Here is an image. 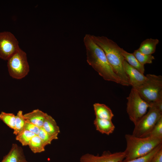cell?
<instances>
[{"instance_id":"cell-22","label":"cell","mask_w":162,"mask_h":162,"mask_svg":"<svg viewBox=\"0 0 162 162\" xmlns=\"http://www.w3.org/2000/svg\"><path fill=\"white\" fill-rule=\"evenodd\" d=\"M139 62L144 65L147 64H151L154 59V57L152 55L144 54L140 52L137 49L134 51L133 53Z\"/></svg>"},{"instance_id":"cell-6","label":"cell","mask_w":162,"mask_h":162,"mask_svg":"<svg viewBox=\"0 0 162 162\" xmlns=\"http://www.w3.org/2000/svg\"><path fill=\"white\" fill-rule=\"evenodd\" d=\"M127 99V112L129 119L135 125L146 113L151 105L142 99L137 91L132 88Z\"/></svg>"},{"instance_id":"cell-25","label":"cell","mask_w":162,"mask_h":162,"mask_svg":"<svg viewBox=\"0 0 162 162\" xmlns=\"http://www.w3.org/2000/svg\"><path fill=\"white\" fill-rule=\"evenodd\" d=\"M162 138V117L157 122L149 134L146 136Z\"/></svg>"},{"instance_id":"cell-17","label":"cell","mask_w":162,"mask_h":162,"mask_svg":"<svg viewBox=\"0 0 162 162\" xmlns=\"http://www.w3.org/2000/svg\"><path fill=\"white\" fill-rule=\"evenodd\" d=\"M42 128L46 132L52 135H58L60 128L55 120L47 114Z\"/></svg>"},{"instance_id":"cell-8","label":"cell","mask_w":162,"mask_h":162,"mask_svg":"<svg viewBox=\"0 0 162 162\" xmlns=\"http://www.w3.org/2000/svg\"><path fill=\"white\" fill-rule=\"evenodd\" d=\"M19 42L11 32H0V58L8 59L19 49Z\"/></svg>"},{"instance_id":"cell-3","label":"cell","mask_w":162,"mask_h":162,"mask_svg":"<svg viewBox=\"0 0 162 162\" xmlns=\"http://www.w3.org/2000/svg\"><path fill=\"white\" fill-rule=\"evenodd\" d=\"M126 147L124 151L125 157L123 161H129L145 156L162 143V138L149 136L144 137L126 134Z\"/></svg>"},{"instance_id":"cell-5","label":"cell","mask_w":162,"mask_h":162,"mask_svg":"<svg viewBox=\"0 0 162 162\" xmlns=\"http://www.w3.org/2000/svg\"><path fill=\"white\" fill-rule=\"evenodd\" d=\"M150 104L148 112L134 125L133 135L139 137H146L162 117V111L154 104Z\"/></svg>"},{"instance_id":"cell-1","label":"cell","mask_w":162,"mask_h":162,"mask_svg":"<svg viewBox=\"0 0 162 162\" xmlns=\"http://www.w3.org/2000/svg\"><path fill=\"white\" fill-rule=\"evenodd\" d=\"M83 42L88 63L105 80L121 85V80L112 69L104 52L95 43L91 35L86 34Z\"/></svg>"},{"instance_id":"cell-2","label":"cell","mask_w":162,"mask_h":162,"mask_svg":"<svg viewBox=\"0 0 162 162\" xmlns=\"http://www.w3.org/2000/svg\"><path fill=\"white\" fill-rule=\"evenodd\" d=\"M92 39L104 52L107 60L115 73L121 81V85L130 86L129 80L123 68L125 60L121 48L113 41L104 36L91 35Z\"/></svg>"},{"instance_id":"cell-10","label":"cell","mask_w":162,"mask_h":162,"mask_svg":"<svg viewBox=\"0 0 162 162\" xmlns=\"http://www.w3.org/2000/svg\"><path fill=\"white\" fill-rule=\"evenodd\" d=\"M124 70L128 80L130 86L136 88L144 83L147 78L146 76L130 66L125 60L123 64Z\"/></svg>"},{"instance_id":"cell-24","label":"cell","mask_w":162,"mask_h":162,"mask_svg":"<svg viewBox=\"0 0 162 162\" xmlns=\"http://www.w3.org/2000/svg\"><path fill=\"white\" fill-rule=\"evenodd\" d=\"M162 148V143L160 144L147 154L139 158L127 161L119 162H150L154 155Z\"/></svg>"},{"instance_id":"cell-9","label":"cell","mask_w":162,"mask_h":162,"mask_svg":"<svg viewBox=\"0 0 162 162\" xmlns=\"http://www.w3.org/2000/svg\"><path fill=\"white\" fill-rule=\"evenodd\" d=\"M124 152L112 153L109 151H104L101 155H94L88 153L82 156L80 162H119L124 159Z\"/></svg>"},{"instance_id":"cell-14","label":"cell","mask_w":162,"mask_h":162,"mask_svg":"<svg viewBox=\"0 0 162 162\" xmlns=\"http://www.w3.org/2000/svg\"><path fill=\"white\" fill-rule=\"evenodd\" d=\"M96 118L112 120L114 115L111 109L106 105L99 103L93 104Z\"/></svg>"},{"instance_id":"cell-19","label":"cell","mask_w":162,"mask_h":162,"mask_svg":"<svg viewBox=\"0 0 162 162\" xmlns=\"http://www.w3.org/2000/svg\"><path fill=\"white\" fill-rule=\"evenodd\" d=\"M35 135L33 133L24 129L16 135V139L22 146H26L28 145L32 139Z\"/></svg>"},{"instance_id":"cell-27","label":"cell","mask_w":162,"mask_h":162,"mask_svg":"<svg viewBox=\"0 0 162 162\" xmlns=\"http://www.w3.org/2000/svg\"><path fill=\"white\" fill-rule=\"evenodd\" d=\"M150 162H162V148L154 155Z\"/></svg>"},{"instance_id":"cell-7","label":"cell","mask_w":162,"mask_h":162,"mask_svg":"<svg viewBox=\"0 0 162 162\" xmlns=\"http://www.w3.org/2000/svg\"><path fill=\"white\" fill-rule=\"evenodd\" d=\"M8 72L14 79L20 80L28 75L29 66L26 52L19 49L7 60Z\"/></svg>"},{"instance_id":"cell-13","label":"cell","mask_w":162,"mask_h":162,"mask_svg":"<svg viewBox=\"0 0 162 162\" xmlns=\"http://www.w3.org/2000/svg\"><path fill=\"white\" fill-rule=\"evenodd\" d=\"M94 124L96 130L102 134L109 135L114 131L115 127L112 120L95 118Z\"/></svg>"},{"instance_id":"cell-15","label":"cell","mask_w":162,"mask_h":162,"mask_svg":"<svg viewBox=\"0 0 162 162\" xmlns=\"http://www.w3.org/2000/svg\"><path fill=\"white\" fill-rule=\"evenodd\" d=\"M157 39L148 38L141 42L137 49L142 53L147 55H152L156 50L157 45L159 43Z\"/></svg>"},{"instance_id":"cell-21","label":"cell","mask_w":162,"mask_h":162,"mask_svg":"<svg viewBox=\"0 0 162 162\" xmlns=\"http://www.w3.org/2000/svg\"><path fill=\"white\" fill-rule=\"evenodd\" d=\"M0 119L10 128L14 130L15 127L16 115L14 113L2 112Z\"/></svg>"},{"instance_id":"cell-4","label":"cell","mask_w":162,"mask_h":162,"mask_svg":"<svg viewBox=\"0 0 162 162\" xmlns=\"http://www.w3.org/2000/svg\"><path fill=\"white\" fill-rule=\"evenodd\" d=\"M146 76L145 82L134 89L150 104L162 101V76L151 74Z\"/></svg>"},{"instance_id":"cell-16","label":"cell","mask_w":162,"mask_h":162,"mask_svg":"<svg viewBox=\"0 0 162 162\" xmlns=\"http://www.w3.org/2000/svg\"><path fill=\"white\" fill-rule=\"evenodd\" d=\"M121 52L125 60L131 67L144 74L145 69L144 66L141 64L132 53H129L121 48Z\"/></svg>"},{"instance_id":"cell-12","label":"cell","mask_w":162,"mask_h":162,"mask_svg":"<svg viewBox=\"0 0 162 162\" xmlns=\"http://www.w3.org/2000/svg\"><path fill=\"white\" fill-rule=\"evenodd\" d=\"M47 114L38 109H37L23 114V116L26 121L39 128H41Z\"/></svg>"},{"instance_id":"cell-11","label":"cell","mask_w":162,"mask_h":162,"mask_svg":"<svg viewBox=\"0 0 162 162\" xmlns=\"http://www.w3.org/2000/svg\"><path fill=\"white\" fill-rule=\"evenodd\" d=\"M1 162H27L22 148L16 144H13L8 153Z\"/></svg>"},{"instance_id":"cell-18","label":"cell","mask_w":162,"mask_h":162,"mask_svg":"<svg viewBox=\"0 0 162 162\" xmlns=\"http://www.w3.org/2000/svg\"><path fill=\"white\" fill-rule=\"evenodd\" d=\"M28 146L34 153H40L45 150V147L42 141L37 135H35L32 137Z\"/></svg>"},{"instance_id":"cell-20","label":"cell","mask_w":162,"mask_h":162,"mask_svg":"<svg viewBox=\"0 0 162 162\" xmlns=\"http://www.w3.org/2000/svg\"><path fill=\"white\" fill-rule=\"evenodd\" d=\"M25 122L22 111H19L16 115L15 127L13 132L14 134L16 135L24 130Z\"/></svg>"},{"instance_id":"cell-26","label":"cell","mask_w":162,"mask_h":162,"mask_svg":"<svg viewBox=\"0 0 162 162\" xmlns=\"http://www.w3.org/2000/svg\"><path fill=\"white\" fill-rule=\"evenodd\" d=\"M40 128L36 125L26 121L24 129L29 131L38 135L40 130Z\"/></svg>"},{"instance_id":"cell-23","label":"cell","mask_w":162,"mask_h":162,"mask_svg":"<svg viewBox=\"0 0 162 162\" xmlns=\"http://www.w3.org/2000/svg\"><path fill=\"white\" fill-rule=\"evenodd\" d=\"M38 135L41 140L45 147L50 144L53 140L58 139V135H51L45 131L42 127L40 128Z\"/></svg>"}]
</instances>
